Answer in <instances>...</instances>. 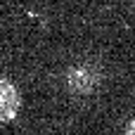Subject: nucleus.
<instances>
[{
  "instance_id": "nucleus-1",
  "label": "nucleus",
  "mask_w": 135,
  "mask_h": 135,
  "mask_svg": "<svg viewBox=\"0 0 135 135\" xmlns=\"http://www.w3.org/2000/svg\"><path fill=\"white\" fill-rule=\"evenodd\" d=\"M102 83V66L95 59H78L64 74V85L74 97H90Z\"/></svg>"
},
{
  "instance_id": "nucleus-2",
  "label": "nucleus",
  "mask_w": 135,
  "mask_h": 135,
  "mask_svg": "<svg viewBox=\"0 0 135 135\" xmlns=\"http://www.w3.org/2000/svg\"><path fill=\"white\" fill-rule=\"evenodd\" d=\"M21 95L7 78H0V121H12L19 112Z\"/></svg>"
}]
</instances>
